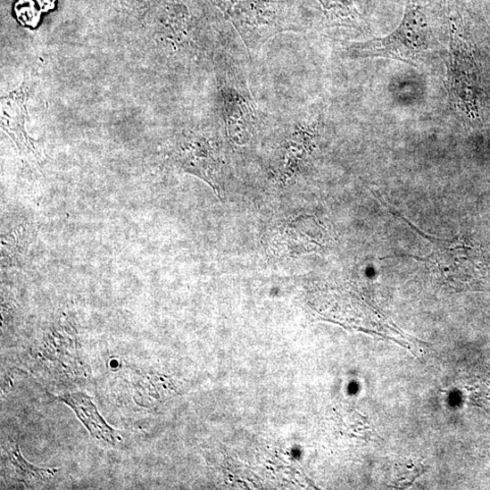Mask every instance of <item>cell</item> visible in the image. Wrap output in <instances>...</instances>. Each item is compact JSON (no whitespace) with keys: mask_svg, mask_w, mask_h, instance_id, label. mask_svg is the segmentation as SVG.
<instances>
[{"mask_svg":"<svg viewBox=\"0 0 490 490\" xmlns=\"http://www.w3.org/2000/svg\"><path fill=\"white\" fill-rule=\"evenodd\" d=\"M216 74L220 112L230 140L247 145L261 125V113L242 66L223 48L217 54Z\"/></svg>","mask_w":490,"mask_h":490,"instance_id":"1","label":"cell"},{"mask_svg":"<svg viewBox=\"0 0 490 490\" xmlns=\"http://www.w3.org/2000/svg\"><path fill=\"white\" fill-rule=\"evenodd\" d=\"M430 44L427 17L412 4L406 9L399 28L389 36L349 46L352 54L361 58L395 60L417 66Z\"/></svg>","mask_w":490,"mask_h":490,"instance_id":"2","label":"cell"},{"mask_svg":"<svg viewBox=\"0 0 490 490\" xmlns=\"http://www.w3.org/2000/svg\"><path fill=\"white\" fill-rule=\"evenodd\" d=\"M235 26L248 52L257 54L271 37L285 31H297L272 0H217Z\"/></svg>","mask_w":490,"mask_h":490,"instance_id":"3","label":"cell"},{"mask_svg":"<svg viewBox=\"0 0 490 490\" xmlns=\"http://www.w3.org/2000/svg\"><path fill=\"white\" fill-rule=\"evenodd\" d=\"M173 158L180 169L208 183L220 193L222 160L215 136L207 129L184 133L178 140Z\"/></svg>","mask_w":490,"mask_h":490,"instance_id":"4","label":"cell"},{"mask_svg":"<svg viewBox=\"0 0 490 490\" xmlns=\"http://www.w3.org/2000/svg\"><path fill=\"white\" fill-rule=\"evenodd\" d=\"M29 93V84L25 79L18 89L2 97V127L16 144L21 154L29 160L38 161L41 153L26 129Z\"/></svg>","mask_w":490,"mask_h":490,"instance_id":"5","label":"cell"},{"mask_svg":"<svg viewBox=\"0 0 490 490\" xmlns=\"http://www.w3.org/2000/svg\"><path fill=\"white\" fill-rule=\"evenodd\" d=\"M293 117L287 127L285 139L278 150V172L294 176L311 153L318 122L304 113Z\"/></svg>","mask_w":490,"mask_h":490,"instance_id":"6","label":"cell"},{"mask_svg":"<svg viewBox=\"0 0 490 490\" xmlns=\"http://www.w3.org/2000/svg\"><path fill=\"white\" fill-rule=\"evenodd\" d=\"M60 400L76 412L95 439L112 446L121 442L120 432L106 424L89 397L79 393L64 395Z\"/></svg>","mask_w":490,"mask_h":490,"instance_id":"7","label":"cell"},{"mask_svg":"<svg viewBox=\"0 0 490 490\" xmlns=\"http://www.w3.org/2000/svg\"><path fill=\"white\" fill-rule=\"evenodd\" d=\"M32 243L33 232L26 226H20L3 237V267H19L22 265Z\"/></svg>","mask_w":490,"mask_h":490,"instance_id":"8","label":"cell"},{"mask_svg":"<svg viewBox=\"0 0 490 490\" xmlns=\"http://www.w3.org/2000/svg\"><path fill=\"white\" fill-rule=\"evenodd\" d=\"M9 460L19 478L27 484H34L46 480L57 471L56 469H39L29 464L23 459L19 446L11 450Z\"/></svg>","mask_w":490,"mask_h":490,"instance_id":"9","label":"cell"},{"mask_svg":"<svg viewBox=\"0 0 490 490\" xmlns=\"http://www.w3.org/2000/svg\"><path fill=\"white\" fill-rule=\"evenodd\" d=\"M15 12L18 19L26 25H37L39 21L40 12L32 0H19L15 6Z\"/></svg>","mask_w":490,"mask_h":490,"instance_id":"10","label":"cell"},{"mask_svg":"<svg viewBox=\"0 0 490 490\" xmlns=\"http://www.w3.org/2000/svg\"><path fill=\"white\" fill-rule=\"evenodd\" d=\"M37 3L43 12L53 10L56 5V0H37Z\"/></svg>","mask_w":490,"mask_h":490,"instance_id":"11","label":"cell"}]
</instances>
